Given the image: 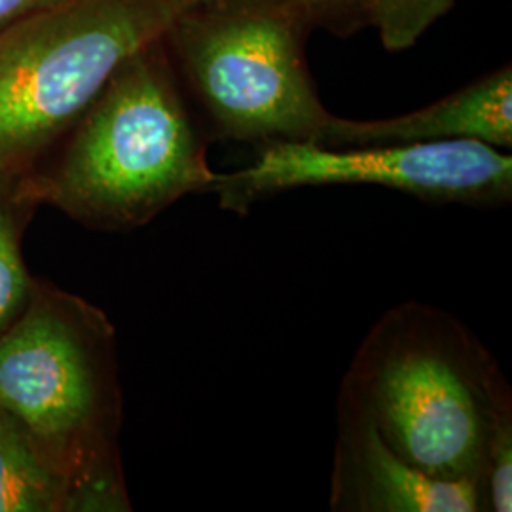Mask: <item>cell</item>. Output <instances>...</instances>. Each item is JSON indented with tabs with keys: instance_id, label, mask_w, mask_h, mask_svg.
Instances as JSON below:
<instances>
[{
	"instance_id": "6da1fadb",
	"label": "cell",
	"mask_w": 512,
	"mask_h": 512,
	"mask_svg": "<svg viewBox=\"0 0 512 512\" xmlns=\"http://www.w3.org/2000/svg\"><path fill=\"white\" fill-rule=\"evenodd\" d=\"M511 393L501 366L452 313L404 302L374 323L338 397L425 475L476 480L495 406Z\"/></svg>"
},
{
	"instance_id": "7a4b0ae2",
	"label": "cell",
	"mask_w": 512,
	"mask_h": 512,
	"mask_svg": "<svg viewBox=\"0 0 512 512\" xmlns=\"http://www.w3.org/2000/svg\"><path fill=\"white\" fill-rule=\"evenodd\" d=\"M73 128L38 190L97 226H139L186 194L207 192L217 175L164 38L129 57Z\"/></svg>"
},
{
	"instance_id": "3957f363",
	"label": "cell",
	"mask_w": 512,
	"mask_h": 512,
	"mask_svg": "<svg viewBox=\"0 0 512 512\" xmlns=\"http://www.w3.org/2000/svg\"><path fill=\"white\" fill-rule=\"evenodd\" d=\"M311 29L294 0H194L164 42L213 137L317 143L330 112L308 67Z\"/></svg>"
},
{
	"instance_id": "277c9868",
	"label": "cell",
	"mask_w": 512,
	"mask_h": 512,
	"mask_svg": "<svg viewBox=\"0 0 512 512\" xmlns=\"http://www.w3.org/2000/svg\"><path fill=\"white\" fill-rule=\"evenodd\" d=\"M194 0H67L0 31V173L31 162Z\"/></svg>"
},
{
	"instance_id": "5b68a950",
	"label": "cell",
	"mask_w": 512,
	"mask_h": 512,
	"mask_svg": "<svg viewBox=\"0 0 512 512\" xmlns=\"http://www.w3.org/2000/svg\"><path fill=\"white\" fill-rule=\"evenodd\" d=\"M376 184L421 202L501 207L512 200V158L478 141L323 147L313 141L258 145L255 160L217 173L207 192L247 215L256 202L306 186Z\"/></svg>"
},
{
	"instance_id": "8992f818",
	"label": "cell",
	"mask_w": 512,
	"mask_h": 512,
	"mask_svg": "<svg viewBox=\"0 0 512 512\" xmlns=\"http://www.w3.org/2000/svg\"><path fill=\"white\" fill-rule=\"evenodd\" d=\"M99 325L33 313L0 338V406L42 439L93 435L103 393Z\"/></svg>"
},
{
	"instance_id": "52a82bcc",
	"label": "cell",
	"mask_w": 512,
	"mask_h": 512,
	"mask_svg": "<svg viewBox=\"0 0 512 512\" xmlns=\"http://www.w3.org/2000/svg\"><path fill=\"white\" fill-rule=\"evenodd\" d=\"M336 425L330 511H488L480 482L425 475L401 458L374 423L342 397L336 403Z\"/></svg>"
},
{
	"instance_id": "ba28073f",
	"label": "cell",
	"mask_w": 512,
	"mask_h": 512,
	"mask_svg": "<svg viewBox=\"0 0 512 512\" xmlns=\"http://www.w3.org/2000/svg\"><path fill=\"white\" fill-rule=\"evenodd\" d=\"M478 141L512 147V67L505 65L458 92L401 116L349 120L330 114L319 145L330 148Z\"/></svg>"
},
{
	"instance_id": "9c48e42d",
	"label": "cell",
	"mask_w": 512,
	"mask_h": 512,
	"mask_svg": "<svg viewBox=\"0 0 512 512\" xmlns=\"http://www.w3.org/2000/svg\"><path fill=\"white\" fill-rule=\"evenodd\" d=\"M65 482L38 456L10 416L0 414V512L54 511Z\"/></svg>"
},
{
	"instance_id": "30bf717a",
	"label": "cell",
	"mask_w": 512,
	"mask_h": 512,
	"mask_svg": "<svg viewBox=\"0 0 512 512\" xmlns=\"http://www.w3.org/2000/svg\"><path fill=\"white\" fill-rule=\"evenodd\" d=\"M366 27H374L387 52H404L444 16L458 0H361Z\"/></svg>"
},
{
	"instance_id": "8fae6325",
	"label": "cell",
	"mask_w": 512,
	"mask_h": 512,
	"mask_svg": "<svg viewBox=\"0 0 512 512\" xmlns=\"http://www.w3.org/2000/svg\"><path fill=\"white\" fill-rule=\"evenodd\" d=\"M484 494L488 511H512V393L495 406L484 450Z\"/></svg>"
},
{
	"instance_id": "7c38bea8",
	"label": "cell",
	"mask_w": 512,
	"mask_h": 512,
	"mask_svg": "<svg viewBox=\"0 0 512 512\" xmlns=\"http://www.w3.org/2000/svg\"><path fill=\"white\" fill-rule=\"evenodd\" d=\"M27 293V277L12 222L0 211V330L18 311Z\"/></svg>"
},
{
	"instance_id": "4fadbf2b",
	"label": "cell",
	"mask_w": 512,
	"mask_h": 512,
	"mask_svg": "<svg viewBox=\"0 0 512 512\" xmlns=\"http://www.w3.org/2000/svg\"><path fill=\"white\" fill-rule=\"evenodd\" d=\"M310 16L315 27H323L336 37H351L366 27L361 0H294Z\"/></svg>"
},
{
	"instance_id": "5bb4252c",
	"label": "cell",
	"mask_w": 512,
	"mask_h": 512,
	"mask_svg": "<svg viewBox=\"0 0 512 512\" xmlns=\"http://www.w3.org/2000/svg\"><path fill=\"white\" fill-rule=\"evenodd\" d=\"M67 0H0V31L31 14Z\"/></svg>"
}]
</instances>
